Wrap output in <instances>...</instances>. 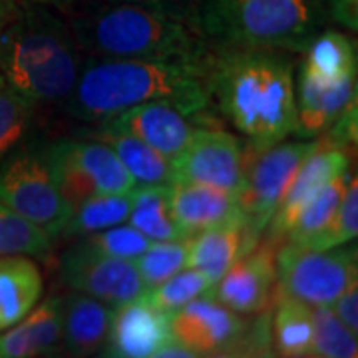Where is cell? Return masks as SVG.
Here are the masks:
<instances>
[{
  "label": "cell",
  "mask_w": 358,
  "mask_h": 358,
  "mask_svg": "<svg viewBox=\"0 0 358 358\" xmlns=\"http://www.w3.org/2000/svg\"><path fill=\"white\" fill-rule=\"evenodd\" d=\"M209 103L263 152L296 128L294 60L291 52L209 46L205 58Z\"/></svg>",
  "instance_id": "1"
},
{
  "label": "cell",
  "mask_w": 358,
  "mask_h": 358,
  "mask_svg": "<svg viewBox=\"0 0 358 358\" xmlns=\"http://www.w3.org/2000/svg\"><path fill=\"white\" fill-rule=\"evenodd\" d=\"M148 102H166L187 114H201L211 106L205 64L84 56L76 86L64 106L80 122L100 124Z\"/></svg>",
  "instance_id": "2"
},
{
  "label": "cell",
  "mask_w": 358,
  "mask_h": 358,
  "mask_svg": "<svg viewBox=\"0 0 358 358\" xmlns=\"http://www.w3.org/2000/svg\"><path fill=\"white\" fill-rule=\"evenodd\" d=\"M84 62L64 14L22 0L0 28V84L32 106H64Z\"/></svg>",
  "instance_id": "3"
},
{
  "label": "cell",
  "mask_w": 358,
  "mask_h": 358,
  "mask_svg": "<svg viewBox=\"0 0 358 358\" xmlns=\"http://www.w3.org/2000/svg\"><path fill=\"white\" fill-rule=\"evenodd\" d=\"M64 18L84 56L205 64L209 52L195 26L140 4L84 0Z\"/></svg>",
  "instance_id": "4"
},
{
  "label": "cell",
  "mask_w": 358,
  "mask_h": 358,
  "mask_svg": "<svg viewBox=\"0 0 358 358\" xmlns=\"http://www.w3.org/2000/svg\"><path fill=\"white\" fill-rule=\"evenodd\" d=\"M329 24L324 0H199L195 28L209 46L303 54Z\"/></svg>",
  "instance_id": "5"
},
{
  "label": "cell",
  "mask_w": 358,
  "mask_h": 358,
  "mask_svg": "<svg viewBox=\"0 0 358 358\" xmlns=\"http://www.w3.org/2000/svg\"><path fill=\"white\" fill-rule=\"evenodd\" d=\"M317 145L319 138L279 141L263 152H249L247 159L251 166H245V185L237 195L243 219L245 255L261 243L296 169Z\"/></svg>",
  "instance_id": "6"
},
{
  "label": "cell",
  "mask_w": 358,
  "mask_h": 358,
  "mask_svg": "<svg viewBox=\"0 0 358 358\" xmlns=\"http://www.w3.org/2000/svg\"><path fill=\"white\" fill-rule=\"evenodd\" d=\"M0 201L46 231L52 239L60 237L72 215L52 176L44 145L14 148L0 162Z\"/></svg>",
  "instance_id": "7"
},
{
  "label": "cell",
  "mask_w": 358,
  "mask_h": 358,
  "mask_svg": "<svg viewBox=\"0 0 358 358\" xmlns=\"http://www.w3.org/2000/svg\"><path fill=\"white\" fill-rule=\"evenodd\" d=\"M279 289L307 303L331 307L348 287L358 282L357 243L333 249H303L282 243L275 255Z\"/></svg>",
  "instance_id": "8"
},
{
  "label": "cell",
  "mask_w": 358,
  "mask_h": 358,
  "mask_svg": "<svg viewBox=\"0 0 358 358\" xmlns=\"http://www.w3.org/2000/svg\"><path fill=\"white\" fill-rule=\"evenodd\" d=\"M245 166L237 136L201 126L187 148L171 162V183H199L239 195L245 185Z\"/></svg>",
  "instance_id": "9"
},
{
  "label": "cell",
  "mask_w": 358,
  "mask_h": 358,
  "mask_svg": "<svg viewBox=\"0 0 358 358\" xmlns=\"http://www.w3.org/2000/svg\"><path fill=\"white\" fill-rule=\"evenodd\" d=\"M60 277L72 291L94 296L114 308L145 293L134 261L103 255L84 241L64 251Z\"/></svg>",
  "instance_id": "10"
},
{
  "label": "cell",
  "mask_w": 358,
  "mask_h": 358,
  "mask_svg": "<svg viewBox=\"0 0 358 358\" xmlns=\"http://www.w3.org/2000/svg\"><path fill=\"white\" fill-rule=\"evenodd\" d=\"M350 171V155L343 145L320 138L319 145L308 154V157L296 169L289 189L277 207L275 215L267 225V241H282L294 217L305 205L319 195L331 181Z\"/></svg>",
  "instance_id": "11"
},
{
  "label": "cell",
  "mask_w": 358,
  "mask_h": 358,
  "mask_svg": "<svg viewBox=\"0 0 358 358\" xmlns=\"http://www.w3.org/2000/svg\"><path fill=\"white\" fill-rule=\"evenodd\" d=\"M197 115L187 114L171 103L148 102L103 120L98 126L126 131L173 162L187 148L193 134L203 126L197 122Z\"/></svg>",
  "instance_id": "12"
},
{
  "label": "cell",
  "mask_w": 358,
  "mask_h": 358,
  "mask_svg": "<svg viewBox=\"0 0 358 358\" xmlns=\"http://www.w3.org/2000/svg\"><path fill=\"white\" fill-rule=\"evenodd\" d=\"M273 247V243L263 241L247 255L237 259L213 285L211 294L221 305L241 317H251L267 310L277 281Z\"/></svg>",
  "instance_id": "13"
},
{
  "label": "cell",
  "mask_w": 358,
  "mask_h": 358,
  "mask_svg": "<svg viewBox=\"0 0 358 358\" xmlns=\"http://www.w3.org/2000/svg\"><path fill=\"white\" fill-rule=\"evenodd\" d=\"M247 324L249 320L221 305L211 291L169 315L171 341L192 348L201 357L237 341Z\"/></svg>",
  "instance_id": "14"
},
{
  "label": "cell",
  "mask_w": 358,
  "mask_h": 358,
  "mask_svg": "<svg viewBox=\"0 0 358 358\" xmlns=\"http://www.w3.org/2000/svg\"><path fill=\"white\" fill-rule=\"evenodd\" d=\"M169 341V315L141 294L114 308L102 352L108 358H148Z\"/></svg>",
  "instance_id": "15"
},
{
  "label": "cell",
  "mask_w": 358,
  "mask_h": 358,
  "mask_svg": "<svg viewBox=\"0 0 358 358\" xmlns=\"http://www.w3.org/2000/svg\"><path fill=\"white\" fill-rule=\"evenodd\" d=\"M167 203L185 237L223 225H243L237 193L225 189L199 183H169Z\"/></svg>",
  "instance_id": "16"
},
{
  "label": "cell",
  "mask_w": 358,
  "mask_h": 358,
  "mask_svg": "<svg viewBox=\"0 0 358 358\" xmlns=\"http://www.w3.org/2000/svg\"><path fill=\"white\" fill-rule=\"evenodd\" d=\"M357 76L336 84H320L301 68L294 76L296 128L299 140H315L333 126L348 108L357 103Z\"/></svg>",
  "instance_id": "17"
},
{
  "label": "cell",
  "mask_w": 358,
  "mask_h": 358,
  "mask_svg": "<svg viewBox=\"0 0 358 358\" xmlns=\"http://www.w3.org/2000/svg\"><path fill=\"white\" fill-rule=\"evenodd\" d=\"M62 348V296H48L0 333V358H38Z\"/></svg>",
  "instance_id": "18"
},
{
  "label": "cell",
  "mask_w": 358,
  "mask_h": 358,
  "mask_svg": "<svg viewBox=\"0 0 358 358\" xmlns=\"http://www.w3.org/2000/svg\"><path fill=\"white\" fill-rule=\"evenodd\" d=\"M114 307L72 291L62 296V350L66 358H92L110 331Z\"/></svg>",
  "instance_id": "19"
},
{
  "label": "cell",
  "mask_w": 358,
  "mask_h": 358,
  "mask_svg": "<svg viewBox=\"0 0 358 358\" xmlns=\"http://www.w3.org/2000/svg\"><path fill=\"white\" fill-rule=\"evenodd\" d=\"M42 294L44 277L32 257H0V333L24 319Z\"/></svg>",
  "instance_id": "20"
},
{
  "label": "cell",
  "mask_w": 358,
  "mask_h": 358,
  "mask_svg": "<svg viewBox=\"0 0 358 358\" xmlns=\"http://www.w3.org/2000/svg\"><path fill=\"white\" fill-rule=\"evenodd\" d=\"M271 317V341L279 358H296L313 352L315 329L313 313L307 303L285 293L279 287L273 291Z\"/></svg>",
  "instance_id": "21"
},
{
  "label": "cell",
  "mask_w": 358,
  "mask_h": 358,
  "mask_svg": "<svg viewBox=\"0 0 358 358\" xmlns=\"http://www.w3.org/2000/svg\"><path fill=\"white\" fill-rule=\"evenodd\" d=\"M303 54L305 58L299 68L320 84H336L358 76L357 42L341 30L322 28Z\"/></svg>",
  "instance_id": "22"
},
{
  "label": "cell",
  "mask_w": 358,
  "mask_h": 358,
  "mask_svg": "<svg viewBox=\"0 0 358 358\" xmlns=\"http://www.w3.org/2000/svg\"><path fill=\"white\" fill-rule=\"evenodd\" d=\"M243 255V225H223L187 237L185 267L197 268L215 285L227 273V268Z\"/></svg>",
  "instance_id": "23"
},
{
  "label": "cell",
  "mask_w": 358,
  "mask_h": 358,
  "mask_svg": "<svg viewBox=\"0 0 358 358\" xmlns=\"http://www.w3.org/2000/svg\"><path fill=\"white\" fill-rule=\"evenodd\" d=\"M92 140L103 141L126 167L136 185H169L171 183V162L152 150L148 143L120 129L98 126V131L88 134Z\"/></svg>",
  "instance_id": "24"
},
{
  "label": "cell",
  "mask_w": 358,
  "mask_h": 358,
  "mask_svg": "<svg viewBox=\"0 0 358 358\" xmlns=\"http://www.w3.org/2000/svg\"><path fill=\"white\" fill-rule=\"evenodd\" d=\"M68 148L80 167L92 179L98 193H126L136 187L126 167L117 159V155L98 140H68Z\"/></svg>",
  "instance_id": "25"
},
{
  "label": "cell",
  "mask_w": 358,
  "mask_h": 358,
  "mask_svg": "<svg viewBox=\"0 0 358 358\" xmlns=\"http://www.w3.org/2000/svg\"><path fill=\"white\" fill-rule=\"evenodd\" d=\"M128 223L152 243L185 237L171 217L167 185H136Z\"/></svg>",
  "instance_id": "26"
},
{
  "label": "cell",
  "mask_w": 358,
  "mask_h": 358,
  "mask_svg": "<svg viewBox=\"0 0 358 358\" xmlns=\"http://www.w3.org/2000/svg\"><path fill=\"white\" fill-rule=\"evenodd\" d=\"M131 199H134V189L126 193L94 195L72 211L60 235L62 237H88L98 231L128 223Z\"/></svg>",
  "instance_id": "27"
},
{
  "label": "cell",
  "mask_w": 358,
  "mask_h": 358,
  "mask_svg": "<svg viewBox=\"0 0 358 358\" xmlns=\"http://www.w3.org/2000/svg\"><path fill=\"white\" fill-rule=\"evenodd\" d=\"M348 181H350V171H346L345 176L331 181L319 195H315L299 211V215L294 217L293 225L289 227L282 241L296 245V247H305L310 239H315L319 233L327 229V225L331 223V219L338 209V203L343 199V193H345Z\"/></svg>",
  "instance_id": "28"
},
{
  "label": "cell",
  "mask_w": 358,
  "mask_h": 358,
  "mask_svg": "<svg viewBox=\"0 0 358 358\" xmlns=\"http://www.w3.org/2000/svg\"><path fill=\"white\" fill-rule=\"evenodd\" d=\"M50 235L0 201V257H38L52 247Z\"/></svg>",
  "instance_id": "29"
},
{
  "label": "cell",
  "mask_w": 358,
  "mask_h": 358,
  "mask_svg": "<svg viewBox=\"0 0 358 358\" xmlns=\"http://www.w3.org/2000/svg\"><path fill=\"white\" fill-rule=\"evenodd\" d=\"M211 289H213V282L209 281L203 273H199L197 268L185 267L173 277H169L167 281L148 289L143 293V299L155 308L171 315L183 305L192 303L193 299L209 293Z\"/></svg>",
  "instance_id": "30"
},
{
  "label": "cell",
  "mask_w": 358,
  "mask_h": 358,
  "mask_svg": "<svg viewBox=\"0 0 358 358\" xmlns=\"http://www.w3.org/2000/svg\"><path fill=\"white\" fill-rule=\"evenodd\" d=\"M313 313V352L322 358H358L357 334L346 329L331 307H310Z\"/></svg>",
  "instance_id": "31"
},
{
  "label": "cell",
  "mask_w": 358,
  "mask_h": 358,
  "mask_svg": "<svg viewBox=\"0 0 358 358\" xmlns=\"http://www.w3.org/2000/svg\"><path fill=\"white\" fill-rule=\"evenodd\" d=\"M185 261H187V237L173 241H154L134 263L148 291L155 285L167 281L181 268H185Z\"/></svg>",
  "instance_id": "32"
},
{
  "label": "cell",
  "mask_w": 358,
  "mask_h": 358,
  "mask_svg": "<svg viewBox=\"0 0 358 358\" xmlns=\"http://www.w3.org/2000/svg\"><path fill=\"white\" fill-rule=\"evenodd\" d=\"M358 235V179L350 176L343 199L338 203L336 213L327 225V229L310 239L303 249H333L341 245L357 241ZM296 247V245H294Z\"/></svg>",
  "instance_id": "33"
},
{
  "label": "cell",
  "mask_w": 358,
  "mask_h": 358,
  "mask_svg": "<svg viewBox=\"0 0 358 358\" xmlns=\"http://www.w3.org/2000/svg\"><path fill=\"white\" fill-rule=\"evenodd\" d=\"M34 108L36 106L0 84V162L24 140L32 124Z\"/></svg>",
  "instance_id": "34"
},
{
  "label": "cell",
  "mask_w": 358,
  "mask_h": 358,
  "mask_svg": "<svg viewBox=\"0 0 358 358\" xmlns=\"http://www.w3.org/2000/svg\"><path fill=\"white\" fill-rule=\"evenodd\" d=\"M92 249L100 251L103 255L117 257V259H128L136 261L138 257L150 247V239L143 237L140 231H136L129 223H122L110 229L98 231L94 235H88L82 239Z\"/></svg>",
  "instance_id": "35"
},
{
  "label": "cell",
  "mask_w": 358,
  "mask_h": 358,
  "mask_svg": "<svg viewBox=\"0 0 358 358\" xmlns=\"http://www.w3.org/2000/svg\"><path fill=\"white\" fill-rule=\"evenodd\" d=\"M247 334H249V346H247L245 358H279V355L273 348V341H271L268 308L255 315V320H249Z\"/></svg>",
  "instance_id": "36"
},
{
  "label": "cell",
  "mask_w": 358,
  "mask_h": 358,
  "mask_svg": "<svg viewBox=\"0 0 358 358\" xmlns=\"http://www.w3.org/2000/svg\"><path fill=\"white\" fill-rule=\"evenodd\" d=\"M106 2H128V4L155 8L169 16H176L179 20H185L192 26H195V16H197V6H199V0H106Z\"/></svg>",
  "instance_id": "37"
},
{
  "label": "cell",
  "mask_w": 358,
  "mask_h": 358,
  "mask_svg": "<svg viewBox=\"0 0 358 358\" xmlns=\"http://www.w3.org/2000/svg\"><path fill=\"white\" fill-rule=\"evenodd\" d=\"M331 308L334 310V315L343 320L346 329H350L352 333H358V282L348 287L345 293L341 294L334 301Z\"/></svg>",
  "instance_id": "38"
},
{
  "label": "cell",
  "mask_w": 358,
  "mask_h": 358,
  "mask_svg": "<svg viewBox=\"0 0 358 358\" xmlns=\"http://www.w3.org/2000/svg\"><path fill=\"white\" fill-rule=\"evenodd\" d=\"M329 20L343 26L348 32L358 30V0H324Z\"/></svg>",
  "instance_id": "39"
},
{
  "label": "cell",
  "mask_w": 358,
  "mask_h": 358,
  "mask_svg": "<svg viewBox=\"0 0 358 358\" xmlns=\"http://www.w3.org/2000/svg\"><path fill=\"white\" fill-rule=\"evenodd\" d=\"M249 327V324H247ZM247 346H249V334H247V329H245V333L237 338V341H233L231 345L223 346V348H219V350H213V352H209V355H205L203 358H245L247 355Z\"/></svg>",
  "instance_id": "40"
},
{
  "label": "cell",
  "mask_w": 358,
  "mask_h": 358,
  "mask_svg": "<svg viewBox=\"0 0 358 358\" xmlns=\"http://www.w3.org/2000/svg\"><path fill=\"white\" fill-rule=\"evenodd\" d=\"M148 358H203L199 352H195L187 346L179 345L176 341H169L167 345H164L162 348H157L152 357Z\"/></svg>",
  "instance_id": "41"
},
{
  "label": "cell",
  "mask_w": 358,
  "mask_h": 358,
  "mask_svg": "<svg viewBox=\"0 0 358 358\" xmlns=\"http://www.w3.org/2000/svg\"><path fill=\"white\" fill-rule=\"evenodd\" d=\"M22 0H0V28L8 24L20 10Z\"/></svg>",
  "instance_id": "42"
},
{
  "label": "cell",
  "mask_w": 358,
  "mask_h": 358,
  "mask_svg": "<svg viewBox=\"0 0 358 358\" xmlns=\"http://www.w3.org/2000/svg\"><path fill=\"white\" fill-rule=\"evenodd\" d=\"M28 2H34V4H42V6H48V8H54L60 14L70 13L72 8H76L80 2L84 0H28Z\"/></svg>",
  "instance_id": "43"
},
{
  "label": "cell",
  "mask_w": 358,
  "mask_h": 358,
  "mask_svg": "<svg viewBox=\"0 0 358 358\" xmlns=\"http://www.w3.org/2000/svg\"><path fill=\"white\" fill-rule=\"evenodd\" d=\"M38 358H66V357H62L60 352H52V355H46V357H38Z\"/></svg>",
  "instance_id": "44"
},
{
  "label": "cell",
  "mask_w": 358,
  "mask_h": 358,
  "mask_svg": "<svg viewBox=\"0 0 358 358\" xmlns=\"http://www.w3.org/2000/svg\"><path fill=\"white\" fill-rule=\"evenodd\" d=\"M296 358H322V357H319L317 352H310V355H303V357H296Z\"/></svg>",
  "instance_id": "45"
},
{
  "label": "cell",
  "mask_w": 358,
  "mask_h": 358,
  "mask_svg": "<svg viewBox=\"0 0 358 358\" xmlns=\"http://www.w3.org/2000/svg\"><path fill=\"white\" fill-rule=\"evenodd\" d=\"M92 358H108L106 357V355H103V352H100V355H98V352H96V355H94V357Z\"/></svg>",
  "instance_id": "46"
}]
</instances>
